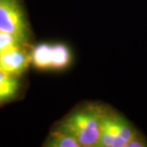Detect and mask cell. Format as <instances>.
<instances>
[{
    "label": "cell",
    "instance_id": "cell-1",
    "mask_svg": "<svg viewBox=\"0 0 147 147\" xmlns=\"http://www.w3.org/2000/svg\"><path fill=\"white\" fill-rule=\"evenodd\" d=\"M105 105L85 103L75 108L57 125L78 140L80 147H96Z\"/></svg>",
    "mask_w": 147,
    "mask_h": 147
},
{
    "label": "cell",
    "instance_id": "cell-2",
    "mask_svg": "<svg viewBox=\"0 0 147 147\" xmlns=\"http://www.w3.org/2000/svg\"><path fill=\"white\" fill-rule=\"evenodd\" d=\"M138 133L133 124L121 114L105 106L96 147H125Z\"/></svg>",
    "mask_w": 147,
    "mask_h": 147
},
{
    "label": "cell",
    "instance_id": "cell-3",
    "mask_svg": "<svg viewBox=\"0 0 147 147\" xmlns=\"http://www.w3.org/2000/svg\"><path fill=\"white\" fill-rule=\"evenodd\" d=\"M31 63L40 70H61L71 61L68 47L60 43H39L30 52Z\"/></svg>",
    "mask_w": 147,
    "mask_h": 147
},
{
    "label": "cell",
    "instance_id": "cell-4",
    "mask_svg": "<svg viewBox=\"0 0 147 147\" xmlns=\"http://www.w3.org/2000/svg\"><path fill=\"white\" fill-rule=\"evenodd\" d=\"M0 31L28 43L30 28L19 0H0Z\"/></svg>",
    "mask_w": 147,
    "mask_h": 147
},
{
    "label": "cell",
    "instance_id": "cell-5",
    "mask_svg": "<svg viewBox=\"0 0 147 147\" xmlns=\"http://www.w3.org/2000/svg\"><path fill=\"white\" fill-rule=\"evenodd\" d=\"M31 64V55L25 46H17L0 54V71L9 76H18Z\"/></svg>",
    "mask_w": 147,
    "mask_h": 147
},
{
    "label": "cell",
    "instance_id": "cell-6",
    "mask_svg": "<svg viewBox=\"0 0 147 147\" xmlns=\"http://www.w3.org/2000/svg\"><path fill=\"white\" fill-rule=\"evenodd\" d=\"M20 89L17 76H9L0 71V105L16 98Z\"/></svg>",
    "mask_w": 147,
    "mask_h": 147
},
{
    "label": "cell",
    "instance_id": "cell-7",
    "mask_svg": "<svg viewBox=\"0 0 147 147\" xmlns=\"http://www.w3.org/2000/svg\"><path fill=\"white\" fill-rule=\"evenodd\" d=\"M48 147H80L75 138L57 126L51 131V133L44 142Z\"/></svg>",
    "mask_w": 147,
    "mask_h": 147
},
{
    "label": "cell",
    "instance_id": "cell-8",
    "mask_svg": "<svg viewBox=\"0 0 147 147\" xmlns=\"http://www.w3.org/2000/svg\"><path fill=\"white\" fill-rule=\"evenodd\" d=\"M26 43L11 34L0 31V54L17 46H25Z\"/></svg>",
    "mask_w": 147,
    "mask_h": 147
},
{
    "label": "cell",
    "instance_id": "cell-9",
    "mask_svg": "<svg viewBox=\"0 0 147 147\" xmlns=\"http://www.w3.org/2000/svg\"><path fill=\"white\" fill-rule=\"evenodd\" d=\"M146 146H147V140L140 133H138L136 136L132 138L125 145V147H146Z\"/></svg>",
    "mask_w": 147,
    "mask_h": 147
}]
</instances>
